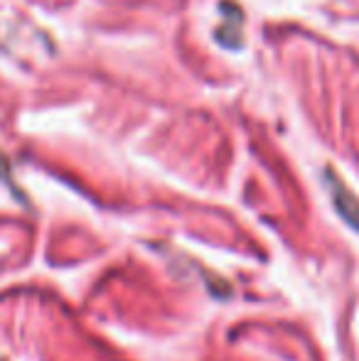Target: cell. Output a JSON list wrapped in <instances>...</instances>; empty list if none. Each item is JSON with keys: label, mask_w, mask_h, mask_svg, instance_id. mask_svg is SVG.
Returning <instances> with one entry per match:
<instances>
[{"label": "cell", "mask_w": 359, "mask_h": 361, "mask_svg": "<svg viewBox=\"0 0 359 361\" xmlns=\"http://www.w3.org/2000/svg\"><path fill=\"white\" fill-rule=\"evenodd\" d=\"M330 182H332V195H335V204H337V212L342 214V219H345L347 224H352V226L359 231V204H357V200L355 197L347 192V187H342L340 182H335L330 177Z\"/></svg>", "instance_id": "cell-1"}]
</instances>
